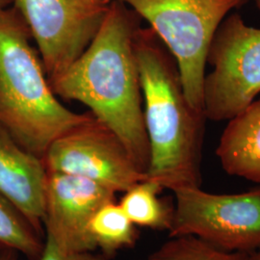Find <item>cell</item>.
<instances>
[{"mask_svg": "<svg viewBox=\"0 0 260 260\" xmlns=\"http://www.w3.org/2000/svg\"><path fill=\"white\" fill-rule=\"evenodd\" d=\"M136 16L121 1L112 0L89 47L50 84L56 95L89 107L147 176L149 147L134 47L140 28Z\"/></svg>", "mask_w": 260, "mask_h": 260, "instance_id": "6da1fadb", "label": "cell"}, {"mask_svg": "<svg viewBox=\"0 0 260 260\" xmlns=\"http://www.w3.org/2000/svg\"><path fill=\"white\" fill-rule=\"evenodd\" d=\"M134 47L149 141L147 178L172 192L201 188L205 113L188 102L175 58L150 28L138 29Z\"/></svg>", "mask_w": 260, "mask_h": 260, "instance_id": "7a4b0ae2", "label": "cell"}, {"mask_svg": "<svg viewBox=\"0 0 260 260\" xmlns=\"http://www.w3.org/2000/svg\"><path fill=\"white\" fill-rule=\"evenodd\" d=\"M31 35L13 6L0 8V124L43 159L57 138L93 118L57 99Z\"/></svg>", "mask_w": 260, "mask_h": 260, "instance_id": "3957f363", "label": "cell"}, {"mask_svg": "<svg viewBox=\"0 0 260 260\" xmlns=\"http://www.w3.org/2000/svg\"><path fill=\"white\" fill-rule=\"evenodd\" d=\"M150 29L175 58L186 98L204 112L203 85L210 44L230 12L248 0H119Z\"/></svg>", "mask_w": 260, "mask_h": 260, "instance_id": "277c9868", "label": "cell"}, {"mask_svg": "<svg viewBox=\"0 0 260 260\" xmlns=\"http://www.w3.org/2000/svg\"><path fill=\"white\" fill-rule=\"evenodd\" d=\"M203 107L207 120L230 121L260 93V28L232 14L217 29L208 49Z\"/></svg>", "mask_w": 260, "mask_h": 260, "instance_id": "5b68a950", "label": "cell"}, {"mask_svg": "<svg viewBox=\"0 0 260 260\" xmlns=\"http://www.w3.org/2000/svg\"><path fill=\"white\" fill-rule=\"evenodd\" d=\"M176 205L169 236L193 235L224 251L260 249V187L233 195L201 188L174 192Z\"/></svg>", "mask_w": 260, "mask_h": 260, "instance_id": "8992f818", "label": "cell"}, {"mask_svg": "<svg viewBox=\"0 0 260 260\" xmlns=\"http://www.w3.org/2000/svg\"><path fill=\"white\" fill-rule=\"evenodd\" d=\"M109 4L104 0H13L37 45L49 82L89 47Z\"/></svg>", "mask_w": 260, "mask_h": 260, "instance_id": "52a82bcc", "label": "cell"}, {"mask_svg": "<svg viewBox=\"0 0 260 260\" xmlns=\"http://www.w3.org/2000/svg\"><path fill=\"white\" fill-rule=\"evenodd\" d=\"M43 162L47 173L85 177L114 193H124L147 178L121 140L93 116L57 138Z\"/></svg>", "mask_w": 260, "mask_h": 260, "instance_id": "ba28073f", "label": "cell"}, {"mask_svg": "<svg viewBox=\"0 0 260 260\" xmlns=\"http://www.w3.org/2000/svg\"><path fill=\"white\" fill-rule=\"evenodd\" d=\"M116 193L88 178L47 173L43 224L47 237L66 252L96 251L89 223L100 207Z\"/></svg>", "mask_w": 260, "mask_h": 260, "instance_id": "9c48e42d", "label": "cell"}, {"mask_svg": "<svg viewBox=\"0 0 260 260\" xmlns=\"http://www.w3.org/2000/svg\"><path fill=\"white\" fill-rule=\"evenodd\" d=\"M47 172L43 159L23 149L0 124V195L42 233Z\"/></svg>", "mask_w": 260, "mask_h": 260, "instance_id": "30bf717a", "label": "cell"}, {"mask_svg": "<svg viewBox=\"0 0 260 260\" xmlns=\"http://www.w3.org/2000/svg\"><path fill=\"white\" fill-rule=\"evenodd\" d=\"M216 154L229 175L260 183V100L229 121Z\"/></svg>", "mask_w": 260, "mask_h": 260, "instance_id": "8fae6325", "label": "cell"}, {"mask_svg": "<svg viewBox=\"0 0 260 260\" xmlns=\"http://www.w3.org/2000/svg\"><path fill=\"white\" fill-rule=\"evenodd\" d=\"M162 190L158 183L146 178L125 191L119 205L136 226L169 232L174 206L159 198Z\"/></svg>", "mask_w": 260, "mask_h": 260, "instance_id": "7c38bea8", "label": "cell"}, {"mask_svg": "<svg viewBox=\"0 0 260 260\" xmlns=\"http://www.w3.org/2000/svg\"><path fill=\"white\" fill-rule=\"evenodd\" d=\"M89 233L95 249L110 259L117 251L134 247L139 237L136 225L115 200L103 205L93 214Z\"/></svg>", "mask_w": 260, "mask_h": 260, "instance_id": "4fadbf2b", "label": "cell"}, {"mask_svg": "<svg viewBox=\"0 0 260 260\" xmlns=\"http://www.w3.org/2000/svg\"><path fill=\"white\" fill-rule=\"evenodd\" d=\"M0 246L21 253L29 260L40 258L45 241L22 212L0 195Z\"/></svg>", "mask_w": 260, "mask_h": 260, "instance_id": "5bb4252c", "label": "cell"}, {"mask_svg": "<svg viewBox=\"0 0 260 260\" xmlns=\"http://www.w3.org/2000/svg\"><path fill=\"white\" fill-rule=\"evenodd\" d=\"M147 260H251V252L224 251L193 235L170 237Z\"/></svg>", "mask_w": 260, "mask_h": 260, "instance_id": "9a60e30c", "label": "cell"}, {"mask_svg": "<svg viewBox=\"0 0 260 260\" xmlns=\"http://www.w3.org/2000/svg\"><path fill=\"white\" fill-rule=\"evenodd\" d=\"M38 260H111L103 252L99 251H82V252H66L60 250L50 239L46 238L44 250Z\"/></svg>", "mask_w": 260, "mask_h": 260, "instance_id": "2e32d148", "label": "cell"}, {"mask_svg": "<svg viewBox=\"0 0 260 260\" xmlns=\"http://www.w3.org/2000/svg\"><path fill=\"white\" fill-rule=\"evenodd\" d=\"M18 252L10 248L3 247L0 253V260H18Z\"/></svg>", "mask_w": 260, "mask_h": 260, "instance_id": "e0dca14e", "label": "cell"}, {"mask_svg": "<svg viewBox=\"0 0 260 260\" xmlns=\"http://www.w3.org/2000/svg\"><path fill=\"white\" fill-rule=\"evenodd\" d=\"M13 4V0H0V8H7Z\"/></svg>", "mask_w": 260, "mask_h": 260, "instance_id": "ac0fdd59", "label": "cell"}, {"mask_svg": "<svg viewBox=\"0 0 260 260\" xmlns=\"http://www.w3.org/2000/svg\"><path fill=\"white\" fill-rule=\"evenodd\" d=\"M251 260H260V249L251 252Z\"/></svg>", "mask_w": 260, "mask_h": 260, "instance_id": "d6986e66", "label": "cell"}, {"mask_svg": "<svg viewBox=\"0 0 260 260\" xmlns=\"http://www.w3.org/2000/svg\"><path fill=\"white\" fill-rule=\"evenodd\" d=\"M2 249H3V247H2V246H0V253H1V251H2Z\"/></svg>", "mask_w": 260, "mask_h": 260, "instance_id": "ffe728a7", "label": "cell"}, {"mask_svg": "<svg viewBox=\"0 0 260 260\" xmlns=\"http://www.w3.org/2000/svg\"><path fill=\"white\" fill-rule=\"evenodd\" d=\"M257 3H258V6H259L260 8V0H257Z\"/></svg>", "mask_w": 260, "mask_h": 260, "instance_id": "44dd1931", "label": "cell"}, {"mask_svg": "<svg viewBox=\"0 0 260 260\" xmlns=\"http://www.w3.org/2000/svg\"><path fill=\"white\" fill-rule=\"evenodd\" d=\"M104 1H106V2H111L112 0H104Z\"/></svg>", "mask_w": 260, "mask_h": 260, "instance_id": "7402d4cb", "label": "cell"}]
</instances>
